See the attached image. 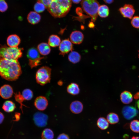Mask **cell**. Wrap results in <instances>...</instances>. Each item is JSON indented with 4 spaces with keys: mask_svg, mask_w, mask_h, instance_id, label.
<instances>
[{
    "mask_svg": "<svg viewBox=\"0 0 139 139\" xmlns=\"http://www.w3.org/2000/svg\"><path fill=\"white\" fill-rule=\"evenodd\" d=\"M48 104V101L46 97L39 96L35 100L34 105L36 108L39 110L43 111L47 108Z\"/></svg>",
    "mask_w": 139,
    "mask_h": 139,
    "instance_id": "cell-11",
    "label": "cell"
},
{
    "mask_svg": "<svg viewBox=\"0 0 139 139\" xmlns=\"http://www.w3.org/2000/svg\"><path fill=\"white\" fill-rule=\"evenodd\" d=\"M119 11L123 16L125 18L131 19L135 12L133 6L129 4H125L120 8Z\"/></svg>",
    "mask_w": 139,
    "mask_h": 139,
    "instance_id": "cell-9",
    "label": "cell"
},
{
    "mask_svg": "<svg viewBox=\"0 0 139 139\" xmlns=\"http://www.w3.org/2000/svg\"><path fill=\"white\" fill-rule=\"evenodd\" d=\"M13 91L12 87L8 84L2 86L0 89V95L4 99H8L12 96Z\"/></svg>",
    "mask_w": 139,
    "mask_h": 139,
    "instance_id": "cell-12",
    "label": "cell"
},
{
    "mask_svg": "<svg viewBox=\"0 0 139 139\" xmlns=\"http://www.w3.org/2000/svg\"><path fill=\"white\" fill-rule=\"evenodd\" d=\"M37 48L40 54L44 56L48 55L51 51L50 46L46 42H42L39 44Z\"/></svg>",
    "mask_w": 139,
    "mask_h": 139,
    "instance_id": "cell-17",
    "label": "cell"
},
{
    "mask_svg": "<svg viewBox=\"0 0 139 139\" xmlns=\"http://www.w3.org/2000/svg\"><path fill=\"white\" fill-rule=\"evenodd\" d=\"M83 103L79 100H75L71 102L70 106V109L73 114H78L81 113L83 109Z\"/></svg>",
    "mask_w": 139,
    "mask_h": 139,
    "instance_id": "cell-14",
    "label": "cell"
},
{
    "mask_svg": "<svg viewBox=\"0 0 139 139\" xmlns=\"http://www.w3.org/2000/svg\"><path fill=\"white\" fill-rule=\"evenodd\" d=\"M97 125L99 128L103 130L107 129L109 126L108 122L107 119L103 117H100L98 119Z\"/></svg>",
    "mask_w": 139,
    "mask_h": 139,
    "instance_id": "cell-25",
    "label": "cell"
},
{
    "mask_svg": "<svg viewBox=\"0 0 139 139\" xmlns=\"http://www.w3.org/2000/svg\"><path fill=\"white\" fill-rule=\"evenodd\" d=\"M53 0H38V2L43 4L47 8Z\"/></svg>",
    "mask_w": 139,
    "mask_h": 139,
    "instance_id": "cell-33",
    "label": "cell"
},
{
    "mask_svg": "<svg viewBox=\"0 0 139 139\" xmlns=\"http://www.w3.org/2000/svg\"><path fill=\"white\" fill-rule=\"evenodd\" d=\"M61 42L60 39L57 35L52 34L49 38L48 44L50 46L55 47L59 46Z\"/></svg>",
    "mask_w": 139,
    "mask_h": 139,
    "instance_id": "cell-20",
    "label": "cell"
},
{
    "mask_svg": "<svg viewBox=\"0 0 139 139\" xmlns=\"http://www.w3.org/2000/svg\"><path fill=\"white\" fill-rule=\"evenodd\" d=\"M72 2L71 0H53L47 8L53 17H63L70 11Z\"/></svg>",
    "mask_w": 139,
    "mask_h": 139,
    "instance_id": "cell-2",
    "label": "cell"
},
{
    "mask_svg": "<svg viewBox=\"0 0 139 139\" xmlns=\"http://www.w3.org/2000/svg\"><path fill=\"white\" fill-rule=\"evenodd\" d=\"M21 42L19 37L15 34L10 35L7 38V42L8 45L10 47H18Z\"/></svg>",
    "mask_w": 139,
    "mask_h": 139,
    "instance_id": "cell-15",
    "label": "cell"
},
{
    "mask_svg": "<svg viewBox=\"0 0 139 139\" xmlns=\"http://www.w3.org/2000/svg\"><path fill=\"white\" fill-rule=\"evenodd\" d=\"M21 94L24 100H31L33 96L32 91L29 89H26L23 90Z\"/></svg>",
    "mask_w": 139,
    "mask_h": 139,
    "instance_id": "cell-27",
    "label": "cell"
},
{
    "mask_svg": "<svg viewBox=\"0 0 139 139\" xmlns=\"http://www.w3.org/2000/svg\"><path fill=\"white\" fill-rule=\"evenodd\" d=\"M129 127L133 132L139 133V120H134L132 121L130 124Z\"/></svg>",
    "mask_w": 139,
    "mask_h": 139,
    "instance_id": "cell-28",
    "label": "cell"
},
{
    "mask_svg": "<svg viewBox=\"0 0 139 139\" xmlns=\"http://www.w3.org/2000/svg\"><path fill=\"white\" fill-rule=\"evenodd\" d=\"M15 98L16 101L20 104V108L22 109V106H24L22 102L24 100L20 92L15 94Z\"/></svg>",
    "mask_w": 139,
    "mask_h": 139,
    "instance_id": "cell-31",
    "label": "cell"
},
{
    "mask_svg": "<svg viewBox=\"0 0 139 139\" xmlns=\"http://www.w3.org/2000/svg\"><path fill=\"white\" fill-rule=\"evenodd\" d=\"M54 137L53 131L49 128L45 129L42 131L41 135L42 139H53Z\"/></svg>",
    "mask_w": 139,
    "mask_h": 139,
    "instance_id": "cell-26",
    "label": "cell"
},
{
    "mask_svg": "<svg viewBox=\"0 0 139 139\" xmlns=\"http://www.w3.org/2000/svg\"><path fill=\"white\" fill-rule=\"evenodd\" d=\"M33 118L36 125L39 127H43L47 124L48 117L44 113L37 112L34 114Z\"/></svg>",
    "mask_w": 139,
    "mask_h": 139,
    "instance_id": "cell-7",
    "label": "cell"
},
{
    "mask_svg": "<svg viewBox=\"0 0 139 139\" xmlns=\"http://www.w3.org/2000/svg\"><path fill=\"white\" fill-rule=\"evenodd\" d=\"M98 15L101 18L107 17L109 13V7L105 5H100L98 8Z\"/></svg>",
    "mask_w": 139,
    "mask_h": 139,
    "instance_id": "cell-22",
    "label": "cell"
},
{
    "mask_svg": "<svg viewBox=\"0 0 139 139\" xmlns=\"http://www.w3.org/2000/svg\"><path fill=\"white\" fill-rule=\"evenodd\" d=\"M136 104L137 107L139 109V100L137 101Z\"/></svg>",
    "mask_w": 139,
    "mask_h": 139,
    "instance_id": "cell-40",
    "label": "cell"
},
{
    "mask_svg": "<svg viewBox=\"0 0 139 139\" xmlns=\"http://www.w3.org/2000/svg\"><path fill=\"white\" fill-rule=\"evenodd\" d=\"M81 5L84 11L91 18L93 22L96 20L99 3L98 0H82Z\"/></svg>",
    "mask_w": 139,
    "mask_h": 139,
    "instance_id": "cell-3",
    "label": "cell"
},
{
    "mask_svg": "<svg viewBox=\"0 0 139 139\" xmlns=\"http://www.w3.org/2000/svg\"><path fill=\"white\" fill-rule=\"evenodd\" d=\"M106 3L108 4H110L112 3L114 0H103Z\"/></svg>",
    "mask_w": 139,
    "mask_h": 139,
    "instance_id": "cell-37",
    "label": "cell"
},
{
    "mask_svg": "<svg viewBox=\"0 0 139 139\" xmlns=\"http://www.w3.org/2000/svg\"><path fill=\"white\" fill-rule=\"evenodd\" d=\"M131 139H139V136H133Z\"/></svg>",
    "mask_w": 139,
    "mask_h": 139,
    "instance_id": "cell-39",
    "label": "cell"
},
{
    "mask_svg": "<svg viewBox=\"0 0 139 139\" xmlns=\"http://www.w3.org/2000/svg\"><path fill=\"white\" fill-rule=\"evenodd\" d=\"M120 99L121 101L123 103L126 104H129L133 101V95L129 91H125L121 93Z\"/></svg>",
    "mask_w": 139,
    "mask_h": 139,
    "instance_id": "cell-18",
    "label": "cell"
},
{
    "mask_svg": "<svg viewBox=\"0 0 139 139\" xmlns=\"http://www.w3.org/2000/svg\"><path fill=\"white\" fill-rule=\"evenodd\" d=\"M41 19L40 15L34 11L30 12L27 17L28 22L32 24H35L38 23L40 21Z\"/></svg>",
    "mask_w": 139,
    "mask_h": 139,
    "instance_id": "cell-16",
    "label": "cell"
},
{
    "mask_svg": "<svg viewBox=\"0 0 139 139\" xmlns=\"http://www.w3.org/2000/svg\"><path fill=\"white\" fill-rule=\"evenodd\" d=\"M46 8L45 6L43 4L39 2L35 4L34 7V11L38 13L43 12Z\"/></svg>",
    "mask_w": 139,
    "mask_h": 139,
    "instance_id": "cell-29",
    "label": "cell"
},
{
    "mask_svg": "<svg viewBox=\"0 0 139 139\" xmlns=\"http://www.w3.org/2000/svg\"><path fill=\"white\" fill-rule=\"evenodd\" d=\"M22 48L18 47H8L6 45L0 46V58L18 60L22 56Z\"/></svg>",
    "mask_w": 139,
    "mask_h": 139,
    "instance_id": "cell-4",
    "label": "cell"
},
{
    "mask_svg": "<svg viewBox=\"0 0 139 139\" xmlns=\"http://www.w3.org/2000/svg\"><path fill=\"white\" fill-rule=\"evenodd\" d=\"M74 3L77 4L79 3L82 0H71Z\"/></svg>",
    "mask_w": 139,
    "mask_h": 139,
    "instance_id": "cell-38",
    "label": "cell"
},
{
    "mask_svg": "<svg viewBox=\"0 0 139 139\" xmlns=\"http://www.w3.org/2000/svg\"><path fill=\"white\" fill-rule=\"evenodd\" d=\"M22 73L18 60L0 58V75L3 78L9 81H15Z\"/></svg>",
    "mask_w": 139,
    "mask_h": 139,
    "instance_id": "cell-1",
    "label": "cell"
},
{
    "mask_svg": "<svg viewBox=\"0 0 139 139\" xmlns=\"http://www.w3.org/2000/svg\"><path fill=\"white\" fill-rule=\"evenodd\" d=\"M4 118V116L3 114L0 112V124H1L3 121Z\"/></svg>",
    "mask_w": 139,
    "mask_h": 139,
    "instance_id": "cell-35",
    "label": "cell"
},
{
    "mask_svg": "<svg viewBox=\"0 0 139 139\" xmlns=\"http://www.w3.org/2000/svg\"><path fill=\"white\" fill-rule=\"evenodd\" d=\"M57 139H70V138L67 134L62 133L58 136Z\"/></svg>",
    "mask_w": 139,
    "mask_h": 139,
    "instance_id": "cell-34",
    "label": "cell"
},
{
    "mask_svg": "<svg viewBox=\"0 0 139 139\" xmlns=\"http://www.w3.org/2000/svg\"><path fill=\"white\" fill-rule=\"evenodd\" d=\"M106 119L108 123L111 124H117L119 121L118 115L117 114L113 112H110L107 115Z\"/></svg>",
    "mask_w": 139,
    "mask_h": 139,
    "instance_id": "cell-24",
    "label": "cell"
},
{
    "mask_svg": "<svg viewBox=\"0 0 139 139\" xmlns=\"http://www.w3.org/2000/svg\"><path fill=\"white\" fill-rule=\"evenodd\" d=\"M16 108L14 103L11 101H6L4 103L2 108L5 112H10L13 111Z\"/></svg>",
    "mask_w": 139,
    "mask_h": 139,
    "instance_id": "cell-23",
    "label": "cell"
},
{
    "mask_svg": "<svg viewBox=\"0 0 139 139\" xmlns=\"http://www.w3.org/2000/svg\"><path fill=\"white\" fill-rule=\"evenodd\" d=\"M8 8V5L4 0H0V12H3Z\"/></svg>",
    "mask_w": 139,
    "mask_h": 139,
    "instance_id": "cell-32",
    "label": "cell"
},
{
    "mask_svg": "<svg viewBox=\"0 0 139 139\" xmlns=\"http://www.w3.org/2000/svg\"><path fill=\"white\" fill-rule=\"evenodd\" d=\"M94 24L93 22L91 21L88 24V26L89 28H93L94 27Z\"/></svg>",
    "mask_w": 139,
    "mask_h": 139,
    "instance_id": "cell-36",
    "label": "cell"
},
{
    "mask_svg": "<svg viewBox=\"0 0 139 139\" xmlns=\"http://www.w3.org/2000/svg\"><path fill=\"white\" fill-rule=\"evenodd\" d=\"M131 22L133 27L139 29V16H135L132 18Z\"/></svg>",
    "mask_w": 139,
    "mask_h": 139,
    "instance_id": "cell-30",
    "label": "cell"
},
{
    "mask_svg": "<svg viewBox=\"0 0 139 139\" xmlns=\"http://www.w3.org/2000/svg\"><path fill=\"white\" fill-rule=\"evenodd\" d=\"M67 92L69 94L75 95L79 93L80 89L77 84L72 82L70 83L67 86Z\"/></svg>",
    "mask_w": 139,
    "mask_h": 139,
    "instance_id": "cell-19",
    "label": "cell"
},
{
    "mask_svg": "<svg viewBox=\"0 0 139 139\" xmlns=\"http://www.w3.org/2000/svg\"><path fill=\"white\" fill-rule=\"evenodd\" d=\"M69 60L73 64L79 62L81 59L80 55L77 52L72 51L68 56Z\"/></svg>",
    "mask_w": 139,
    "mask_h": 139,
    "instance_id": "cell-21",
    "label": "cell"
},
{
    "mask_svg": "<svg viewBox=\"0 0 139 139\" xmlns=\"http://www.w3.org/2000/svg\"><path fill=\"white\" fill-rule=\"evenodd\" d=\"M138 111L133 106H126L123 108L122 113L125 118L127 120L131 119L136 116Z\"/></svg>",
    "mask_w": 139,
    "mask_h": 139,
    "instance_id": "cell-8",
    "label": "cell"
},
{
    "mask_svg": "<svg viewBox=\"0 0 139 139\" xmlns=\"http://www.w3.org/2000/svg\"><path fill=\"white\" fill-rule=\"evenodd\" d=\"M51 72V69L47 66H43L39 68L36 74L37 82L41 85H44L50 82Z\"/></svg>",
    "mask_w": 139,
    "mask_h": 139,
    "instance_id": "cell-5",
    "label": "cell"
},
{
    "mask_svg": "<svg viewBox=\"0 0 139 139\" xmlns=\"http://www.w3.org/2000/svg\"><path fill=\"white\" fill-rule=\"evenodd\" d=\"M37 49L34 48H30L27 53L29 65L31 68L40 65L41 60L44 57H41Z\"/></svg>",
    "mask_w": 139,
    "mask_h": 139,
    "instance_id": "cell-6",
    "label": "cell"
},
{
    "mask_svg": "<svg viewBox=\"0 0 139 139\" xmlns=\"http://www.w3.org/2000/svg\"><path fill=\"white\" fill-rule=\"evenodd\" d=\"M71 41L74 44H79L83 40L84 35L82 33L79 31L72 32L70 36Z\"/></svg>",
    "mask_w": 139,
    "mask_h": 139,
    "instance_id": "cell-13",
    "label": "cell"
},
{
    "mask_svg": "<svg viewBox=\"0 0 139 139\" xmlns=\"http://www.w3.org/2000/svg\"><path fill=\"white\" fill-rule=\"evenodd\" d=\"M73 49V45L71 42L68 39L62 40L59 46L60 54L63 56L67 54Z\"/></svg>",
    "mask_w": 139,
    "mask_h": 139,
    "instance_id": "cell-10",
    "label": "cell"
},
{
    "mask_svg": "<svg viewBox=\"0 0 139 139\" xmlns=\"http://www.w3.org/2000/svg\"><path fill=\"white\" fill-rule=\"evenodd\" d=\"M138 53H138V57L139 58V51H138Z\"/></svg>",
    "mask_w": 139,
    "mask_h": 139,
    "instance_id": "cell-41",
    "label": "cell"
}]
</instances>
